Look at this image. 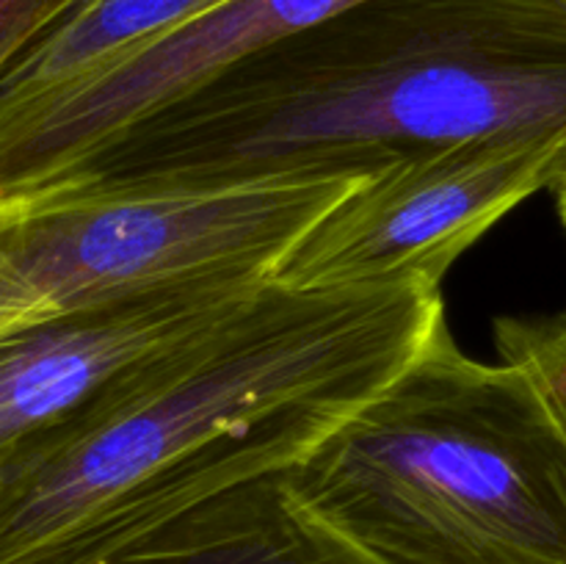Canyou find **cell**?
I'll list each match as a JSON object with an SVG mask.
<instances>
[{"label": "cell", "mask_w": 566, "mask_h": 564, "mask_svg": "<svg viewBox=\"0 0 566 564\" xmlns=\"http://www.w3.org/2000/svg\"><path fill=\"white\" fill-rule=\"evenodd\" d=\"M503 133L566 136V0H357L0 205L374 177Z\"/></svg>", "instance_id": "1"}, {"label": "cell", "mask_w": 566, "mask_h": 564, "mask_svg": "<svg viewBox=\"0 0 566 564\" xmlns=\"http://www.w3.org/2000/svg\"><path fill=\"white\" fill-rule=\"evenodd\" d=\"M442 324L426 276L269 282L75 429L0 462V564H103L221 492L287 473Z\"/></svg>", "instance_id": "2"}, {"label": "cell", "mask_w": 566, "mask_h": 564, "mask_svg": "<svg viewBox=\"0 0 566 564\" xmlns=\"http://www.w3.org/2000/svg\"><path fill=\"white\" fill-rule=\"evenodd\" d=\"M385 564H566V424L525 365L479 363L448 326L285 473Z\"/></svg>", "instance_id": "3"}, {"label": "cell", "mask_w": 566, "mask_h": 564, "mask_svg": "<svg viewBox=\"0 0 566 564\" xmlns=\"http://www.w3.org/2000/svg\"><path fill=\"white\" fill-rule=\"evenodd\" d=\"M363 180L0 205V332L136 288L232 271L271 276Z\"/></svg>", "instance_id": "4"}, {"label": "cell", "mask_w": 566, "mask_h": 564, "mask_svg": "<svg viewBox=\"0 0 566 564\" xmlns=\"http://www.w3.org/2000/svg\"><path fill=\"white\" fill-rule=\"evenodd\" d=\"M566 180V136L503 133L412 155L326 210L276 263L287 288H352L426 276L542 188Z\"/></svg>", "instance_id": "5"}, {"label": "cell", "mask_w": 566, "mask_h": 564, "mask_svg": "<svg viewBox=\"0 0 566 564\" xmlns=\"http://www.w3.org/2000/svg\"><path fill=\"white\" fill-rule=\"evenodd\" d=\"M269 282L258 271L164 282L0 332V462L75 429Z\"/></svg>", "instance_id": "6"}, {"label": "cell", "mask_w": 566, "mask_h": 564, "mask_svg": "<svg viewBox=\"0 0 566 564\" xmlns=\"http://www.w3.org/2000/svg\"><path fill=\"white\" fill-rule=\"evenodd\" d=\"M357 0H227L199 20L0 114V202L31 191L138 116Z\"/></svg>", "instance_id": "7"}, {"label": "cell", "mask_w": 566, "mask_h": 564, "mask_svg": "<svg viewBox=\"0 0 566 564\" xmlns=\"http://www.w3.org/2000/svg\"><path fill=\"white\" fill-rule=\"evenodd\" d=\"M103 564H385L310 512L285 473L166 520Z\"/></svg>", "instance_id": "8"}, {"label": "cell", "mask_w": 566, "mask_h": 564, "mask_svg": "<svg viewBox=\"0 0 566 564\" xmlns=\"http://www.w3.org/2000/svg\"><path fill=\"white\" fill-rule=\"evenodd\" d=\"M227 0H86L25 50L0 61V114L53 94Z\"/></svg>", "instance_id": "9"}, {"label": "cell", "mask_w": 566, "mask_h": 564, "mask_svg": "<svg viewBox=\"0 0 566 564\" xmlns=\"http://www.w3.org/2000/svg\"><path fill=\"white\" fill-rule=\"evenodd\" d=\"M501 359L520 363L539 379L566 424V310L495 321Z\"/></svg>", "instance_id": "10"}, {"label": "cell", "mask_w": 566, "mask_h": 564, "mask_svg": "<svg viewBox=\"0 0 566 564\" xmlns=\"http://www.w3.org/2000/svg\"><path fill=\"white\" fill-rule=\"evenodd\" d=\"M86 0H0V61L25 50Z\"/></svg>", "instance_id": "11"}, {"label": "cell", "mask_w": 566, "mask_h": 564, "mask_svg": "<svg viewBox=\"0 0 566 564\" xmlns=\"http://www.w3.org/2000/svg\"><path fill=\"white\" fill-rule=\"evenodd\" d=\"M556 191H558V213H562V221L566 227V180L556 188Z\"/></svg>", "instance_id": "12"}]
</instances>
